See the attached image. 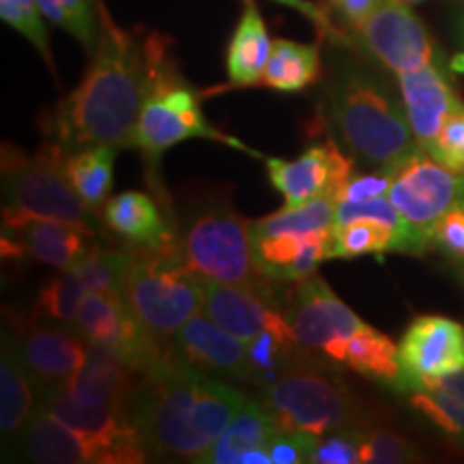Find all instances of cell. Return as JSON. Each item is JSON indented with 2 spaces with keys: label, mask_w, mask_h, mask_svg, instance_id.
I'll return each instance as SVG.
<instances>
[{
  "label": "cell",
  "mask_w": 464,
  "mask_h": 464,
  "mask_svg": "<svg viewBox=\"0 0 464 464\" xmlns=\"http://www.w3.org/2000/svg\"><path fill=\"white\" fill-rule=\"evenodd\" d=\"M86 293H89L86 284L72 269H61V274L52 276L39 290L31 318L39 323L73 327L75 314Z\"/></svg>",
  "instance_id": "cell-32"
},
{
  "label": "cell",
  "mask_w": 464,
  "mask_h": 464,
  "mask_svg": "<svg viewBox=\"0 0 464 464\" xmlns=\"http://www.w3.org/2000/svg\"><path fill=\"white\" fill-rule=\"evenodd\" d=\"M284 430L305 432L310 437L353 428L357 406L342 382L312 362L290 368L274 382L260 387V402Z\"/></svg>",
  "instance_id": "cell-7"
},
{
  "label": "cell",
  "mask_w": 464,
  "mask_h": 464,
  "mask_svg": "<svg viewBox=\"0 0 464 464\" xmlns=\"http://www.w3.org/2000/svg\"><path fill=\"white\" fill-rule=\"evenodd\" d=\"M269 33L260 17L258 9L247 0V7L243 17L232 34L228 45V56H226V69H228V80L237 86H252L263 82V73L266 61L271 56Z\"/></svg>",
  "instance_id": "cell-28"
},
{
  "label": "cell",
  "mask_w": 464,
  "mask_h": 464,
  "mask_svg": "<svg viewBox=\"0 0 464 464\" xmlns=\"http://www.w3.org/2000/svg\"><path fill=\"white\" fill-rule=\"evenodd\" d=\"M34 409H37V392L24 363L17 357L14 342L5 334L3 355H0V439H3L5 460L14 458Z\"/></svg>",
  "instance_id": "cell-25"
},
{
  "label": "cell",
  "mask_w": 464,
  "mask_h": 464,
  "mask_svg": "<svg viewBox=\"0 0 464 464\" xmlns=\"http://www.w3.org/2000/svg\"><path fill=\"white\" fill-rule=\"evenodd\" d=\"M15 458L39 464H103L95 443L39 404L11 460Z\"/></svg>",
  "instance_id": "cell-21"
},
{
  "label": "cell",
  "mask_w": 464,
  "mask_h": 464,
  "mask_svg": "<svg viewBox=\"0 0 464 464\" xmlns=\"http://www.w3.org/2000/svg\"><path fill=\"white\" fill-rule=\"evenodd\" d=\"M316 437L305 432L284 430L280 428L269 443L271 464H305L310 462L312 448H314Z\"/></svg>",
  "instance_id": "cell-41"
},
{
  "label": "cell",
  "mask_w": 464,
  "mask_h": 464,
  "mask_svg": "<svg viewBox=\"0 0 464 464\" xmlns=\"http://www.w3.org/2000/svg\"><path fill=\"white\" fill-rule=\"evenodd\" d=\"M136 252L127 249H97L92 247L72 271L89 288V293H121L127 269L133 263Z\"/></svg>",
  "instance_id": "cell-34"
},
{
  "label": "cell",
  "mask_w": 464,
  "mask_h": 464,
  "mask_svg": "<svg viewBox=\"0 0 464 464\" xmlns=\"http://www.w3.org/2000/svg\"><path fill=\"white\" fill-rule=\"evenodd\" d=\"M73 329L86 344L114 353L138 374H144L168 355L164 344L133 316L121 293H86Z\"/></svg>",
  "instance_id": "cell-10"
},
{
  "label": "cell",
  "mask_w": 464,
  "mask_h": 464,
  "mask_svg": "<svg viewBox=\"0 0 464 464\" xmlns=\"http://www.w3.org/2000/svg\"><path fill=\"white\" fill-rule=\"evenodd\" d=\"M121 295L147 332L170 344L172 335L205 307V277L179 252L140 249L127 269Z\"/></svg>",
  "instance_id": "cell-5"
},
{
  "label": "cell",
  "mask_w": 464,
  "mask_h": 464,
  "mask_svg": "<svg viewBox=\"0 0 464 464\" xmlns=\"http://www.w3.org/2000/svg\"><path fill=\"white\" fill-rule=\"evenodd\" d=\"M170 353L219 379L252 382L246 342L219 327L205 312L196 314L172 335Z\"/></svg>",
  "instance_id": "cell-17"
},
{
  "label": "cell",
  "mask_w": 464,
  "mask_h": 464,
  "mask_svg": "<svg viewBox=\"0 0 464 464\" xmlns=\"http://www.w3.org/2000/svg\"><path fill=\"white\" fill-rule=\"evenodd\" d=\"M327 119L342 147L372 172L393 177L420 149L406 110L385 84L355 65L335 69L329 80Z\"/></svg>",
  "instance_id": "cell-3"
},
{
  "label": "cell",
  "mask_w": 464,
  "mask_h": 464,
  "mask_svg": "<svg viewBox=\"0 0 464 464\" xmlns=\"http://www.w3.org/2000/svg\"><path fill=\"white\" fill-rule=\"evenodd\" d=\"M202 312L226 332L247 342L260 332H274L295 338L286 312L277 301L266 299L254 290L205 280V307ZM297 340V338H295Z\"/></svg>",
  "instance_id": "cell-18"
},
{
  "label": "cell",
  "mask_w": 464,
  "mask_h": 464,
  "mask_svg": "<svg viewBox=\"0 0 464 464\" xmlns=\"http://www.w3.org/2000/svg\"><path fill=\"white\" fill-rule=\"evenodd\" d=\"M332 230V228H329ZM329 230L284 232L254 239V254L260 271L274 282H299L312 276L316 266L327 260Z\"/></svg>",
  "instance_id": "cell-23"
},
{
  "label": "cell",
  "mask_w": 464,
  "mask_h": 464,
  "mask_svg": "<svg viewBox=\"0 0 464 464\" xmlns=\"http://www.w3.org/2000/svg\"><path fill=\"white\" fill-rule=\"evenodd\" d=\"M164 56L160 42L150 39L140 45L103 14L92 65L82 84L58 106V144L69 153L100 144L131 147L155 69Z\"/></svg>",
  "instance_id": "cell-1"
},
{
  "label": "cell",
  "mask_w": 464,
  "mask_h": 464,
  "mask_svg": "<svg viewBox=\"0 0 464 464\" xmlns=\"http://www.w3.org/2000/svg\"><path fill=\"white\" fill-rule=\"evenodd\" d=\"M42 15L37 0H0V17L5 24L14 26L17 33L24 34L52 67L48 31H45Z\"/></svg>",
  "instance_id": "cell-36"
},
{
  "label": "cell",
  "mask_w": 464,
  "mask_h": 464,
  "mask_svg": "<svg viewBox=\"0 0 464 464\" xmlns=\"http://www.w3.org/2000/svg\"><path fill=\"white\" fill-rule=\"evenodd\" d=\"M411 402L440 430L464 443V368L440 376H421L406 385Z\"/></svg>",
  "instance_id": "cell-27"
},
{
  "label": "cell",
  "mask_w": 464,
  "mask_h": 464,
  "mask_svg": "<svg viewBox=\"0 0 464 464\" xmlns=\"http://www.w3.org/2000/svg\"><path fill=\"white\" fill-rule=\"evenodd\" d=\"M428 155L450 170L464 174V103L443 121Z\"/></svg>",
  "instance_id": "cell-38"
},
{
  "label": "cell",
  "mask_w": 464,
  "mask_h": 464,
  "mask_svg": "<svg viewBox=\"0 0 464 464\" xmlns=\"http://www.w3.org/2000/svg\"><path fill=\"white\" fill-rule=\"evenodd\" d=\"M45 20L65 28L84 48L97 45V17L92 0H37Z\"/></svg>",
  "instance_id": "cell-35"
},
{
  "label": "cell",
  "mask_w": 464,
  "mask_h": 464,
  "mask_svg": "<svg viewBox=\"0 0 464 464\" xmlns=\"http://www.w3.org/2000/svg\"><path fill=\"white\" fill-rule=\"evenodd\" d=\"M142 191H123L110 198L102 208V219L110 232L147 252H179L177 228L172 216H164Z\"/></svg>",
  "instance_id": "cell-19"
},
{
  "label": "cell",
  "mask_w": 464,
  "mask_h": 464,
  "mask_svg": "<svg viewBox=\"0 0 464 464\" xmlns=\"http://www.w3.org/2000/svg\"><path fill=\"white\" fill-rule=\"evenodd\" d=\"M357 31L372 56L398 75L434 63L430 34L402 0H381Z\"/></svg>",
  "instance_id": "cell-13"
},
{
  "label": "cell",
  "mask_w": 464,
  "mask_h": 464,
  "mask_svg": "<svg viewBox=\"0 0 464 464\" xmlns=\"http://www.w3.org/2000/svg\"><path fill=\"white\" fill-rule=\"evenodd\" d=\"M7 335L31 376L37 404L69 385L89 351V344L73 327L39 323L31 316L14 318V332Z\"/></svg>",
  "instance_id": "cell-11"
},
{
  "label": "cell",
  "mask_w": 464,
  "mask_h": 464,
  "mask_svg": "<svg viewBox=\"0 0 464 464\" xmlns=\"http://www.w3.org/2000/svg\"><path fill=\"white\" fill-rule=\"evenodd\" d=\"M406 5H417V3H423V0H402Z\"/></svg>",
  "instance_id": "cell-45"
},
{
  "label": "cell",
  "mask_w": 464,
  "mask_h": 464,
  "mask_svg": "<svg viewBox=\"0 0 464 464\" xmlns=\"http://www.w3.org/2000/svg\"><path fill=\"white\" fill-rule=\"evenodd\" d=\"M387 196L393 207L428 237L430 226L464 200V174L450 170L426 150L417 149L393 172Z\"/></svg>",
  "instance_id": "cell-12"
},
{
  "label": "cell",
  "mask_w": 464,
  "mask_h": 464,
  "mask_svg": "<svg viewBox=\"0 0 464 464\" xmlns=\"http://www.w3.org/2000/svg\"><path fill=\"white\" fill-rule=\"evenodd\" d=\"M430 246L439 247L445 256L464 263V200L443 213L428 230Z\"/></svg>",
  "instance_id": "cell-40"
},
{
  "label": "cell",
  "mask_w": 464,
  "mask_h": 464,
  "mask_svg": "<svg viewBox=\"0 0 464 464\" xmlns=\"http://www.w3.org/2000/svg\"><path fill=\"white\" fill-rule=\"evenodd\" d=\"M67 158L61 144H44L37 155L3 144V211L89 226L91 211L67 179Z\"/></svg>",
  "instance_id": "cell-6"
},
{
  "label": "cell",
  "mask_w": 464,
  "mask_h": 464,
  "mask_svg": "<svg viewBox=\"0 0 464 464\" xmlns=\"http://www.w3.org/2000/svg\"><path fill=\"white\" fill-rule=\"evenodd\" d=\"M338 365H346L368 379L393 387H398L400 376H402L396 344L370 324H365L342 344Z\"/></svg>",
  "instance_id": "cell-29"
},
{
  "label": "cell",
  "mask_w": 464,
  "mask_h": 464,
  "mask_svg": "<svg viewBox=\"0 0 464 464\" xmlns=\"http://www.w3.org/2000/svg\"><path fill=\"white\" fill-rule=\"evenodd\" d=\"M335 218V196L323 194L318 198L304 202L299 207H286L274 216L252 222L254 239L271 235H284V232H321L334 226Z\"/></svg>",
  "instance_id": "cell-33"
},
{
  "label": "cell",
  "mask_w": 464,
  "mask_h": 464,
  "mask_svg": "<svg viewBox=\"0 0 464 464\" xmlns=\"http://www.w3.org/2000/svg\"><path fill=\"white\" fill-rule=\"evenodd\" d=\"M400 91L417 147L428 153L448 114L462 106L460 97L434 63L400 75Z\"/></svg>",
  "instance_id": "cell-20"
},
{
  "label": "cell",
  "mask_w": 464,
  "mask_h": 464,
  "mask_svg": "<svg viewBox=\"0 0 464 464\" xmlns=\"http://www.w3.org/2000/svg\"><path fill=\"white\" fill-rule=\"evenodd\" d=\"M365 432L359 428H342L314 440L310 462L314 464H357L363 462Z\"/></svg>",
  "instance_id": "cell-37"
},
{
  "label": "cell",
  "mask_w": 464,
  "mask_h": 464,
  "mask_svg": "<svg viewBox=\"0 0 464 464\" xmlns=\"http://www.w3.org/2000/svg\"><path fill=\"white\" fill-rule=\"evenodd\" d=\"M179 254L205 280L235 284L277 301L276 284L254 254L252 222L226 196H196L183 208L177 226ZM282 305V304H280Z\"/></svg>",
  "instance_id": "cell-4"
},
{
  "label": "cell",
  "mask_w": 464,
  "mask_h": 464,
  "mask_svg": "<svg viewBox=\"0 0 464 464\" xmlns=\"http://www.w3.org/2000/svg\"><path fill=\"white\" fill-rule=\"evenodd\" d=\"M277 430L280 426L263 404L246 402L198 462L271 464L269 443Z\"/></svg>",
  "instance_id": "cell-22"
},
{
  "label": "cell",
  "mask_w": 464,
  "mask_h": 464,
  "mask_svg": "<svg viewBox=\"0 0 464 464\" xmlns=\"http://www.w3.org/2000/svg\"><path fill=\"white\" fill-rule=\"evenodd\" d=\"M114 160L116 147H106V144L69 153L65 166L67 179L91 216L100 213L108 202L114 183Z\"/></svg>",
  "instance_id": "cell-30"
},
{
  "label": "cell",
  "mask_w": 464,
  "mask_h": 464,
  "mask_svg": "<svg viewBox=\"0 0 464 464\" xmlns=\"http://www.w3.org/2000/svg\"><path fill=\"white\" fill-rule=\"evenodd\" d=\"M402 376L396 390L421 376H440L464 368V327L445 316H420L398 346Z\"/></svg>",
  "instance_id": "cell-15"
},
{
  "label": "cell",
  "mask_w": 464,
  "mask_h": 464,
  "mask_svg": "<svg viewBox=\"0 0 464 464\" xmlns=\"http://www.w3.org/2000/svg\"><path fill=\"white\" fill-rule=\"evenodd\" d=\"M379 3H381V0H335L340 14L344 15L346 20L351 22V24L355 28L362 24L365 17L372 14Z\"/></svg>",
  "instance_id": "cell-43"
},
{
  "label": "cell",
  "mask_w": 464,
  "mask_h": 464,
  "mask_svg": "<svg viewBox=\"0 0 464 464\" xmlns=\"http://www.w3.org/2000/svg\"><path fill=\"white\" fill-rule=\"evenodd\" d=\"M189 138H208V140H219L228 147L246 149L235 138L224 136L207 123L205 114L200 110L198 92L188 86L174 73L164 56L155 69L150 91L144 100L138 119L136 131H133L131 147L140 149L150 170H158L161 155L174 144L189 140Z\"/></svg>",
  "instance_id": "cell-8"
},
{
  "label": "cell",
  "mask_w": 464,
  "mask_h": 464,
  "mask_svg": "<svg viewBox=\"0 0 464 464\" xmlns=\"http://www.w3.org/2000/svg\"><path fill=\"white\" fill-rule=\"evenodd\" d=\"M91 239L89 226L3 211L5 256H28L56 269H72L92 249Z\"/></svg>",
  "instance_id": "cell-14"
},
{
  "label": "cell",
  "mask_w": 464,
  "mask_h": 464,
  "mask_svg": "<svg viewBox=\"0 0 464 464\" xmlns=\"http://www.w3.org/2000/svg\"><path fill=\"white\" fill-rule=\"evenodd\" d=\"M318 73H321V56L316 45L277 39L271 48L260 84L282 92H297L314 84Z\"/></svg>",
  "instance_id": "cell-31"
},
{
  "label": "cell",
  "mask_w": 464,
  "mask_h": 464,
  "mask_svg": "<svg viewBox=\"0 0 464 464\" xmlns=\"http://www.w3.org/2000/svg\"><path fill=\"white\" fill-rule=\"evenodd\" d=\"M460 39H462V48H464V17H462V22H460Z\"/></svg>",
  "instance_id": "cell-44"
},
{
  "label": "cell",
  "mask_w": 464,
  "mask_h": 464,
  "mask_svg": "<svg viewBox=\"0 0 464 464\" xmlns=\"http://www.w3.org/2000/svg\"><path fill=\"white\" fill-rule=\"evenodd\" d=\"M247 398L168 353L138 376L130 415L149 456L198 462Z\"/></svg>",
  "instance_id": "cell-2"
},
{
  "label": "cell",
  "mask_w": 464,
  "mask_h": 464,
  "mask_svg": "<svg viewBox=\"0 0 464 464\" xmlns=\"http://www.w3.org/2000/svg\"><path fill=\"white\" fill-rule=\"evenodd\" d=\"M423 254L417 243L406 237L404 232L381 219H353V222L332 226L327 239V260L332 258H359L368 254Z\"/></svg>",
  "instance_id": "cell-26"
},
{
  "label": "cell",
  "mask_w": 464,
  "mask_h": 464,
  "mask_svg": "<svg viewBox=\"0 0 464 464\" xmlns=\"http://www.w3.org/2000/svg\"><path fill=\"white\" fill-rule=\"evenodd\" d=\"M136 370H131L123 359L100 346H89L84 363L69 381L67 390L73 398L84 404L114 406L130 411V398L138 381Z\"/></svg>",
  "instance_id": "cell-24"
},
{
  "label": "cell",
  "mask_w": 464,
  "mask_h": 464,
  "mask_svg": "<svg viewBox=\"0 0 464 464\" xmlns=\"http://www.w3.org/2000/svg\"><path fill=\"white\" fill-rule=\"evenodd\" d=\"M417 460V448L409 439L392 430L365 432L363 462L372 464H400Z\"/></svg>",
  "instance_id": "cell-39"
},
{
  "label": "cell",
  "mask_w": 464,
  "mask_h": 464,
  "mask_svg": "<svg viewBox=\"0 0 464 464\" xmlns=\"http://www.w3.org/2000/svg\"><path fill=\"white\" fill-rule=\"evenodd\" d=\"M392 188V177L382 172H370V174H351L346 179L344 185L335 194V202L338 200H351V202H362V200H372L379 196H387Z\"/></svg>",
  "instance_id": "cell-42"
},
{
  "label": "cell",
  "mask_w": 464,
  "mask_h": 464,
  "mask_svg": "<svg viewBox=\"0 0 464 464\" xmlns=\"http://www.w3.org/2000/svg\"><path fill=\"white\" fill-rule=\"evenodd\" d=\"M295 338L310 357L338 365L342 344L365 327L355 312L318 276L295 282L293 295L284 307Z\"/></svg>",
  "instance_id": "cell-9"
},
{
  "label": "cell",
  "mask_w": 464,
  "mask_h": 464,
  "mask_svg": "<svg viewBox=\"0 0 464 464\" xmlns=\"http://www.w3.org/2000/svg\"><path fill=\"white\" fill-rule=\"evenodd\" d=\"M265 164L286 207H299L323 194L335 196L353 174V160L335 144H312L297 160L269 158Z\"/></svg>",
  "instance_id": "cell-16"
}]
</instances>
